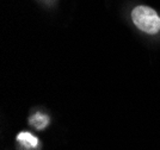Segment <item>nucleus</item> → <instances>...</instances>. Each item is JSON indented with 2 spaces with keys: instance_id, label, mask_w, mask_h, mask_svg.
I'll return each mask as SVG.
<instances>
[{
  "instance_id": "f03ea898",
  "label": "nucleus",
  "mask_w": 160,
  "mask_h": 150,
  "mask_svg": "<svg viewBox=\"0 0 160 150\" xmlns=\"http://www.w3.org/2000/svg\"><path fill=\"white\" fill-rule=\"evenodd\" d=\"M30 125H32L35 129L37 130H43L44 128H47L49 124V117L47 114H42V113H36L32 117L29 119Z\"/></svg>"
},
{
  "instance_id": "f257e3e1",
  "label": "nucleus",
  "mask_w": 160,
  "mask_h": 150,
  "mask_svg": "<svg viewBox=\"0 0 160 150\" xmlns=\"http://www.w3.org/2000/svg\"><path fill=\"white\" fill-rule=\"evenodd\" d=\"M132 20L139 30L148 35H155L160 31V17L152 7L136 6L132 11Z\"/></svg>"
},
{
  "instance_id": "7ed1b4c3",
  "label": "nucleus",
  "mask_w": 160,
  "mask_h": 150,
  "mask_svg": "<svg viewBox=\"0 0 160 150\" xmlns=\"http://www.w3.org/2000/svg\"><path fill=\"white\" fill-rule=\"evenodd\" d=\"M17 141L20 142L22 144H24V145L30 147V148H36L37 144H38L37 137H35L30 132H20L19 135L17 136Z\"/></svg>"
}]
</instances>
